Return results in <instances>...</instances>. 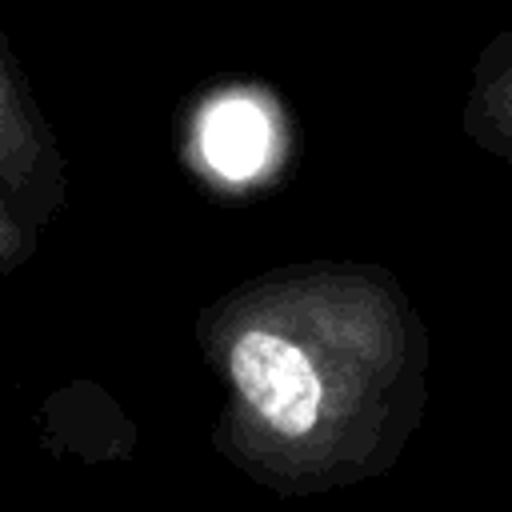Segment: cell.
<instances>
[{
    "instance_id": "cell-1",
    "label": "cell",
    "mask_w": 512,
    "mask_h": 512,
    "mask_svg": "<svg viewBox=\"0 0 512 512\" xmlns=\"http://www.w3.org/2000/svg\"><path fill=\"white\" fill-rule=\"evenodd\" d=\"M268 144H272L268 116L248 96H224L200 116V152L228 180H244L260 172Z\"/></svg>"
},
{
    "instance_id": "cell-2",
    "label": "cell",
    "mask_w": 512,
    "mask_h": 512,
    "mask_svg": "<svg viewBox=\"0 0 512 512\" xmlns=\"http://www.w3.org/2000/svg\"><path fill=\"white\" fill-rule=\"evenodd\" d=\"M40 152H44L40 128L20 96L16 76L8 72L4 56H0V180L4 184L24 180L40 164Z\"/></svg>"
},
{
    "instance_id": "cell-4",
    "label": "cell",
    "mask_w": 512,
    "mask_h": 512,
    "mask_svg": "<svg viewBox=\"0 0 512 512\" xmlns=\"http://www.w3.org/2000/svg\"><path fill=\"white\" fill-rule=\"evenodd\" d=\"M504 92H512V80H504ZM504 92H492V96H504Z\"/></svg>"
},
{
    "instance_id": "cell-3",
    "label": "cell",
    "mask_w": 512,
    "mask_h": 512,
    "mask_svg": "<svg viewBox=\"0 0 512 512\" xmlns=\"http://www.w3.org/2000/svg\"><path fill=\"white\" fill-rule=\"evenodd\" d=\"M24 252H28V236H24V228H16V220H8V216L0 212V264L20 260Z\"/></svg>"
}]
</instances>
